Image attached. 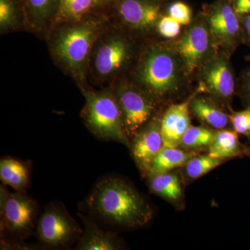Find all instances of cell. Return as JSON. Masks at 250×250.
I'll list each match as a JSON object with an SVG mask.
<instances>
[{"label": "cell", "mask_w": 250, "mask_h": 250, "mask_svg": "<svg viewBox=\"0 0 250 250\" xmlns=\"http://www.w3.org/2000/svg\"><path fill=\"white\" fill-rule=\"evenodd\" d=\"M85 204L92 216L113 226L139 228L152 218V209L146 200L118 177H106L98 182Z\"/></svg>", "instance_id": "6da1fadb"}, {"label": "cell", "mask_w": 250, "mask_h": 250, "mask_svg": "<svg viewBox=\"0 0 250 250\" xmlns=\"http://www.w3.org/2000/svg\"><path fill=\"white\" fill-rule=\"evenodd\" d=\"M82 92L85 99L83 118L90 131L98 139L131 147L116 95L110 91Z\"/></svg>", "instance_id": "7a4b0ae2"}, {"label": "cell", "mask_w": 250, "mask_h": 250, "mask_svg": "<svg viewBox=\"0 0 250 250\" xmlns=\"http://www.w3.org/2000/svg\"><path fill=\"white\" fill-rule=\"evenodd\" d=\"M37 204L24 192H11L0 188L1 236L18 242L31 236L36 229Z\"/></svg>", "instance_id": "3957f363"}, {"label": "cell", "mask_w": 250, "mask_h": 250, "mask_svg": "<svg viewBox=\"0 0 250 250\" xmlns=\"http://www.w3.org/2000/svg\"><path fill=\"white\" fill-rule=\"evenodd\" d=\"M138 77L148 92L156 96L174 93L178 89L179 69L173 52L162 46L152 47L143 59Z\"/></svg>", "instance_id": "277c9868"}, {"label": "cell", "mask_w": 250, "mask_h": 250, "mask_svg": "<svg viewBox=\"0 0 250 250\" xmlns=\"http://www.w3.org/2000/svg\"><path fill=\"white\" fill-rule=\"evenodd\" d=\"M96 36L97 27L92 23H83L62 31L54 41L56 57L74 76L82 77L84 74Z\"/></svg>", "instance_id": "5b68a950"}, {"label": "cell", "mask_w": 250, "mask_h": 250, "mask_svg": "<svg viewBox=\"0 0 250 250\" xmlns=\"http://www.w3.org/2000/svg\"><path fill=\"white\" fill-rule=\"evenodd\" d=\"M36 235L48 248H63L80 241L82 229L60 202H51L38 219Z\"/></svg>", "instance_id": "8992f818"}, {"label": "cell", "mask_w": 250, "mask_h": 250, "mask_svg": "<svg viewBox=\"0 0 250 250\" xmlns=\"http://www.w3.org/2000/svg\"><path fill=\"white\" fill-rule=\"evenodd\" d=\"M213 42L207 21L195 22L186 31L176 46L186 75H191L208 59Z\"/></svg>", "instance_id": "52a82bcc"}, {"label": "cell", "mask_w": 250, "mask_h": 250, "mask_svg": "<svg viewBox=\"0 0 250 250\" xmlns=\"http://www.w3.org/2000/svg\"><path fill=\"white\" fill-rule=\"evenodd\" d=\"M116 97L128 137L139 132L152 116L154 105L146 94L127 84L120 85Z\"/></svg>", "instance_id": "ba28073f"}, {"label": "cell", "mask_w": 250, "mask_h": 250, "mask_svg": "<svg viewBox=\"0 0 250 250\" xmlns=\"http://www.w3.org/2000/svg\"><path fill=\"white\" fill-rule=\"evenodd\" d=\"M200 90L221 101H229L235 92L231 65L222 54L210 57L200 67Z\"/></svg>", "instance_id": "9c48e42d"}, {"label": "cell", "mask_w": 250, "mask_h": 250, "mask_svg": "<svg viewBox=\"0 0 250 250\" xmlns=\"http://www.w3.org/2000/svg\"><path fill=\"white\" fill-rule=\"evenodd\" d=\"M207 22L213 42L228 50H233L243 38L239 16L234 7L226 1L212 6L207 16Z\"/></svg>", "instance_id": "30bf717a"}, {"label": "cell", "mask_w": 250, "mask_h": 250, "mask_svg": "<svg viewBox=\"0 0 250 250\" xmlns=\"http://www.w3.org/2000/svg\"><path fill=\"white\" fill-rule=\"evenodd\" d=\"M164 147L161 121H151L134 136L131 152L136 165L143 172H147L159 152Z\"/></svg>", "instance_id": "8fae6325"}, {"label": "cell", "mask_w": 250, "mask_h": 250, "mask_svg": "<svg viewBox=\"0 0 250 250\" xmlns=\"http://www.w3.org/2000/svg\"><path fill=\"white\" fill-rule=\"evenodd\" d=\"M190 101L171 105L161 121L164 146L178 147L190 126Z\"/></svg>", "instance_id": "7c38bea8"}, {"label": "cell", "mask_w": 250, "mask_h": 250, "mask_svg": "<svg viewBox=\"0 0 250 250\" xmlns=\"http://www.w3.org/2000/svg\"><path fill=\"white\" fill-rule=\"evenodd\" d=\"M129 55L127 44L119 38H112L102 43L95 52L94 67L99 76L108 77L120 70Z\"/></svg>", "instance_id": "4fadbf2b"}, {"label": "cell", "mask_w": 250, "mask_h": 250, "mask_svg": "<svg viewBox=\"0 0 250 250\" xmlns=\"http://www.w3.org/2000/svg\"><path fill=\"white\" fill-rule=\"evenodd\" d=\"M118 11L125 23L138 30L153 27L160 17L159 5L149 0H123Z\"/></svg>", "instance_id": "5bb4252c"}, {"label": "cell", "mask_w": 250, "mask_h": 250, "mask_svg": "<svg viewBox=\"0 0 250 250\" xmlns=\"http://www.w3.org/2000/svg\"><path fill=\"white\" fill-rule=\"evenodd\" d=\"M83 225V233L75 249L79 250H117L123 248L119 238L104 231L92 217L78 214Z\"/></svg>", "instance_id": "9a60e30c"}, {"label": "cell", "mask_w": 250, "mask_h": 250, "mask_svg": "<svg viewBox=\"0 0 250 250\" xmlns=\"http://www.w3.org/2000/svg\"><path fill=\"white\" fill-rule=\"evenodd\" d=\"M238 134L234 130L216 131L215 139L209 146L208 154L224 159L250 156V148L240 142Z\"/></svg>", "instance_id": "2e32d148"}, {"label": "cell", "mask_w": 250, "mask_h": 250, "mask_svg": "<svg viewBox=\"0 0 250 250\" xmlns=\"http://www.w3.org/2000/svg\"><path fill=\"white\" fill-rule=\"evenodd\" d=\"M0 179L4 185L16 191L25 192L30 184V170L25 162L15 158H2L0 161Z\"/></svg>", "instance_id": "e0dca14e"}, {"label": "cell", "mask_w": 250, "mask_h": 250, "mask_svg": "<svg viewBox=\"0 0 250 250\" xmlns=\"http://www.w3.org/2000/svg\"><path fill=\"white\" fill-rule=\"evenodd\" d=\"M195 156L194 152H187L177 147L164 146L153 161L147 174L151 177L170 172L173 169L187 164Z\"/></svg>", "instance_id": "ac0fdd59"}, {"label": "cell", "mask_w": 250, "mask_h": 250, "mask_svg": "<svg viewBox=\"0 0 250 250\" xmlns=\"http://www.w3.org/2000/svg\"><path fill=\"white\" fill-rule=\"evenodd\" d=\"M190 110L200 121L215 129H224L230 121L228 115L213 102L206 98L193 99L190 102Z\"/></svg>", "instance_id": "d6986e66"}, {"label": "cell", "mask_w": 250, "mask_h": 250, "mask_svg": "<svg viewBox=\"0 0 250 250\" xmlns=\"http://www.w3.org/2000/svg\"><path fill=\"white\" fill-rule=\"evenodd\" d=\"M149 188L156 195L170 202L179 200L183 192L180 179L172 172L151 176Z\"/></svg>", "instance_id": "ffe728a7"}, {"label": "cell", "mask_w": 250, "mask_h": 250, "mask_svg": "<svg viewBox=\"0 0 250 250\" xmlns=\"http://www.w3.org/2000/svg\"><path fill=\"white\" fill-rule=\"evenodd\" d=\"M225 159L208 154L193 156L185 164V171L189 178H200L225 162Z\"/></svg>", "instance_id": "44dd1931"}, {"label": "cell", "mask_w": 250, "mask_h": 250, "mask_svg": "<svg viewBox=\"0 0 250 250\" xmlns=\"http://www.w3.org/2000/svg\"><path fill=\"white\" fill-rule=\"evenodd\" d=\"M216 131L207 129L204 126H190L184 134L180 146L184 149L209 146L215 139Z\"/></svg>", "instance_id": "7402d4cb"}, {"label": "cell", "mask_w": 250, "mask_h": 250, "mask_svg": "<svg viewBox=\"0 0 250 250\" xmlns=\"http://www.w3.org/2000/svg\"><path fill=\"white\" fill-rule=\"evenodd\" d=\"M96 0H60V14L62 18L77 20L91 9Z\"/></svg>", "instance_id": "603a6c76"}, {"label": "cell", "mask_w": 250, "mask_h": 250, "mask_svg": "<svg viewBox=\"0 0 250 250\" xmlns=\"http://www.w3.org/2000/svg\"><path fill=\"white\" fill-rule=\"evenodd\" d=\"M229 116L233 130L238 134L244 135L250 140V106Z\"/></svg>", "instance_id": "cb8c5ba5"}, {"label": "cell", "mask_w": 250, "mask_h": 250, "mask_svg": "<svg viewBox=\"0 0 250 250\" xmlns=\"http://www.w3.org/2000/svg\"><path fill=\"white\" fill-rule=\"evenodd\" d=\"M31 16L36 21H45L53 9L56 0H27Z\"/></svg>", "instance_id": "d4e9b609"}, {"label": "cell", "mask_w": 250, "mask_h": 250, "mask_svg": "<svg viewBox=\"0 0 250 250\" xmlns=\"http://www.w3.org/2000/svg\"><path fill=\"white\" fill-rule=\"evenodd\" d=\"M159 34L167 39H174L179 35L181 31V24L170 16H164L157 22Z\"/></svg>", "instance_id": "484cf974"}, {"label": "cell", "mask_w": 250, "mask_h": 250, "mask_svg": "<svg viewBox=\"0 0 250 250\" xmlns=\"http://www.w3.org/2000/svg\"><path fill=\"white\" fill-rule=\"evenodd\" d=\"M168 12L169 16L182 25H188L191 22V10L183 2L174 3L169 8Z\"/></svg>", "instance_id": "4316f807"}, {"label": "cell", "mask_w": 250, "mask_h": 250, "mask_svg": "<svg viewBox=\"0 0 250 250\" xmlns=\"http://www.w3.org/2000/svg\"><path fill=\"white\" fill-rule=\"evenodd\" d=\"M16 20L15 6L11 0H0V25L1 29L13 25Z\"/></svg>", "instance_id": "83f0119b"}, {"label": "cell", "mask_w": 250, "mask_h": 250, "mask_svg": "<svg viewBox=\"0 0 250 250\" xmlns=\"http://www.w3.org/2000/svg\"><path fill=\"white\" fill-rule=\"evenodd\" d=\"M241 94L245 101L250 106V69L242 79Z\"/></svg>", "instance_id": "f1b7e54d"}, {"label": "cell", "mask_w": 250, "mask_h": 250, "mask_svg": "<svg viewBox=\"0 0 250 250\" xmlns=\"http://www.w3.org/2000/svg\"><path fill=\"white\" fill-rule=\"evenodd\" d=\"M233 7L238 16H246L250 14V0H236Z\"/></svg>", "instance_id": "f546056e"}, {"label": "cell", "mask_w": 250, "mask_h": 250, "mask_svg": "<svg viewBox=\"0 0 250 250\" xmlns=\"http://www.w3.org/2000/svg\"><path fill=\"white\" fill-rule=\"evenodd\" d=\"M242 29L243 37L250 44V14L246 15L244 21L242 23Z\"/></svg>", "instance_id": "4dcf8cb0"}, {"label": "cell", "mask_w": 250, "mask_h": 250, "mask_svg": "<svg viewBox=\"0 0 250 250\" xmlns=\"http://www.w3.org/2000/svg\"></svg>", "instance_id": "1f68e13d"}]
</instances>
